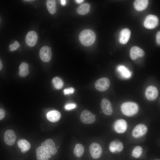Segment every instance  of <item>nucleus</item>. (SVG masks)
<instances>
[{
  "instance_id": "obj_1",
  "label": "nucleus",
  "mask_w": 160,
  "mask_h": 160,
  "mask_svg": "<svg viewBox=\"0 0 160 160\" xmlns=\"http://www.w3.org/2000/svg\"><path fill=\"white\" fill-rule=\"evenodd\" d=\"M96 38L95 33L90 29H85L80 33L79 39L80 43L83 45L89 46L92 44Z\"/></svg>"
},
{
  "instance_id": "obj_2",
  "label": "nucleus",
  "mask_w": 160,
  "mask_h": 160,
  "mask_svg": "<svg viewBox=\"0 0 160 160\" xmlns=\"http://www.w3.org/2000/svg\"><path fill=\"white\" fill-rule=\"evenodd\" d=\"M121 109L124 115L127 116H131L137 113L138 110V106L135 102H126L122 104Z\"/></svg>"
},
{
  "instance_id": "obj_3",
  "label": "nucleus",
  "mask_w": 160,
  "mask_h": 160,
  "mask_svg": "<svg viewBox=\"0 0 160 160\" xmlns=\"http://www.w3.org/2000/svg\"><path fill=\"white\" fill-rule=\"evenodd\" d=\"M41 146L46 150L49 155H55L57 153V149L55 144L52 139L46 140L41 143Z\"/></svg>"
},
{
  "instance_id": "obj_4",
  "label": "nucleus",
  "mask_w": 160,
  "mask_h": 160,
  "mask_svg": "<svg viewBox=\"0 0 160 160\" xmlns=\"http://www.w3.org/2000/svg\"><path fill=\"white\" fill-rule=\"evenodd\" d=\"M95 116L87 110H84L80 116L81 121L85 124H91L95 120Z\"/></svg>"
},
{
  "instance_id": "obj_5",
  "label": "nucleus",
  "mask_w": 160,
  "mask_h": 160,
  "mask_svg": "<svg viewBox=\"0 0 160 160\" xmlns=\"http://www.w3.org/2000/svg\"><path fill=\"white\" fill-rule=\"evenodd\" d=\"M110 84V81L108 78L103 77L96 81L95 83V87L98 91L104 92L109 88Z\"/></svg>"
},
{
  "instance_id": "obj_6",
  "label": "nucleus",
  "mask_w": 160,
  "mask_h": 160,
  "mask_svg": "<svg viewBox=\"0 0 160 160\" xmlns=\"http://www.w3.org/2000/svg\"><path fill=\"white\" fill-rule=\"evenodd\" d=\"M89 151L92 157L98 159L101 156L102 149L101 146L96 143H93L89 147Z\"/></svg>"
},
{
  "instance_id": "obj_7",
  "label": "nucleus",
  "mask_w": 160,
  "mask_h": 160,
  "mask_svg": "<svg viewBox=\"0 0 160 160\" xmlns=\"http://www.w3.org/2000/svg\"><path fill=\"white\" fill-rule=\"evenodd\" d=\"M159 20L158 17L154 15H149L145 18L144 25V26L148 29H153L158 25Z\"/></svg>"
},
{
  "instance_id": "obj_8",
  "label": "nucleus",
  "mask_w": 160,
  "mask_h": 160,
  "mask_svg": "<svg viewBox=\"0 0 160 160\" xmlns=\"http://www.w3.org/2000/svg\"><path fill=\"white\" fill-rule=\"evenodd\" d=\"M39 55L42 61L45 62H49L52 56L51 48L47 46H43L40 50Z\"/></svg>"
},
{
  "instance_id": "obj_9",
  "label": "nucleus",
  "mask_w": 160,
  "mask_h": 160,
  "mask_svg": "<svg viewBox=\"0 0 160 160\" xmlns=\"http://www.w3.org/2000/svg\"><path fill=\"white\" fill-rule=\"evenodd\" d=\"M147 130V127L145 125L139 124L136 126L133 130L132 135L134 137L138 138L145 135Z\"/></svg>"
},
{
  "instance_id": "obj_10",
  "label": "nucleus",
  "mask_w": 160,
  "mask_h": 160,
  "mask_svg": "<svg viewBox=\"0 0 160 160\" xmlns=\"http://www.w3.org/2000/svg\"><path fill=\"white\" fill-rule=\"evenodd\" d=\"M145 94L148 100L153 101L157 98L159 95V92L155 86L151 85L148 86L146 88Z\"/></svg>"
},
{
  "instance_id": "obj_11",
  "label": "nucleus",
  "mask_w": 160,
  "mask_h": 160,
  "mask_svg": "<svg viewBox=\"0 0 160 160\" xmlns=\"http://www.w3.org/2000/svg\"><path fill=\"white\" fill-rule=\"evenodd\" d=\"M38 39V35L34 31H31L26 34L25 41L26 44L30 47L34 46L36 44Z\"/></svg>"
},
{
  "instance_id": "obj_12",
  "label": "nucleus",
  "mask_w": 160,
  "mask_h": 160,
  "mask_svg": "<svg viewBox=\"0 0 160 160\" xmlns=\"http://www.w3.org/2000/svg\"><path fill=\"white\" fill-rule=\"evenodd\" d=\"M16 136L14 132L12 130H8L5 132L4 135V140L8 145H12L15 143Z\"/></svg>"
},
{
  "instance_id": "obj_13",
  "label": "nucleus",
  "mask_w": 160,
  "mask_h": 160,
  "mask_svg": "<svg viewBox=\"0 0 160 160\" xmlns=\"http://www.w3.org/2000/svg\"><path fill=\"white\" fill-rule=\"evenodd\" d=\"M127 124L124 119H119L115 121L114 124V129L117 133H122L126 130L127 128Z\"/></svg>"
},
{
  "instance_id": "obj_14",
  "label": "nucleus",
  "mask_w": 160,
  "mask_h": 160,
  "mask_svg": "<svg viewBox=\"0 0 160 160\" xmlns=\"http://www.w3.org/2000/svg\"><path fill=\"white\" fill-rule=\"evenodd\" d=\"M123 148L122 143L118 140L112 141L109 145L110 151L114 153H118L120 152Z\"/></svg>"
},
{
  "instance_id": "obj_15",
  "label": "nucleus",
  "mask_w": 160,
  "mask_h": 160,
  "mask_svg": "<svg viewBox=\"0 0 160 160\" xmlns=\"http://www.w3.org/2000/svg\"><path fill=\"white\" fill-rule=\"evenodd\" d=\"M101 107L103 113L107 115H111L113 112V109L110 101L107 98H103L101 103Z\"/></svg>"
},
{
  "instance_id": "obj_16",
  "label": "nucleus",
  "mask_w": 160,
  "mask_h": 160,
  "mask_svg": "<svg viewBox=\"0 0 160 160\" xmlns=\"http://www.w3.org/2000/svg\"><path fill=\"white\" fill-rule=\"evenodd\" d=\"M36 153L37 160H48L51 157V156L41 146L36 148Z\"/></svg>"
},
{
  "instance_id": "obj_17",
  "label": "nucleus",
  "mask_w": 160,
  "mask_h": 160,
  "mask_svg": "<svg viewBox=\"0 0 160 160\" xmlns=\"http://www.w3.org/2000/svg\"><path fill=\"white\" fill-rule=\"evenodd\" d=\"M145 52L142 49L137 46L132 47L130 51V56L133 60L136 59L138 57L143 56Z\"/></svg>"
},
{
  "instance_id": "obj_18",
  "label": "nucleus",
  "mask_w": 160,
  "mask_h": 160,
  "mask_svg": "<svg viewBox=\"0 0 160 160\" xmlns=\"http://www.w3.org/2000/svg\"><path fill=\"white\" fill-rule=\"evenodd\" d=\"M61 116L60 112L56 110L50 111L47 114V117L48 120L52 122L58 121L60 119Z\"/></svg>"
},
{
  "instance_id": "obj_19",
  "label": "nucleus",
  "mask_w": 160,
  "mask_h": 160,
  "mask_svg": "<svg viewBox=\"0 0 160 160\" xmlns=\"http://www.w3.org/2000/svg\"><path fill=\"white\" fill-rule=\"evenodd\" d=\"M131 35L130 31L128 28L122 29L120 33L119 41L122 44H126L129 41Z\"/></svg>"
},
{
  "instance_id": "obj_20",
  "label": "nucleus",
  "mask_w": 160,
  "mask_h": 160,
  "mask_svg": "<svg viewBox=\"0 0 160 160\" xmlns=\"http://www.w3.org/2000/svg\"><path fill=\"white\" fill-rule=\"evenodd\" d=\"M17 144L23 153H25L27 152L30 148V143L25 139L19 140L17 142Z\"/></svg>"
},
{
  "instance_id": "obj_21",
  "label": "nucleus",
  "mask_w": 160,
  "mask_h": 160,
  "mask_svg": "<svg viewBox=\"0 0 160 160\" xmlns=\"http://www.w3.org/2000/svg\"><path fill=\"white\" fill-rule=\"evenodd\" d=\"M148 3V1L147 0H136L135 1L134 5L137 10L141 11L146 8Z\"/></svg>"
},
{
  "instance_id": "obj_22",
  "label": "nucleus",
  "mask_w": 160,
  "mask_h": 160,
  "mask_svg": "<svg viewBox=\"0 0 160 160\" xmlns=\"http://www.w3.org/2000/svg\"><path fill=\"white\" fill-rule=\"evenodd\" d=\"M90 6L88 3L83 4L77 9V13L80 15H84L87 14L89 11Z\"/></svg>"
},
{
  "instance_id": "obj_23",
  "label": "nucleus",
  "mask_w": 160,
  "mask_h": 160,
  "mask_svg": "<svg viewBox=\"0 0 160 160\" xmlns=\"http://www.w3.org/2000/svg\"><path fill=\"white\" fill-rule=\"evenodd\" d=\"M47 7L49 12L53 14L56 11V2L55 0H48L46 3Z\"/></svg>"
},
{
  "instance_id": "obj_24",
  "label": "nucleus",
  "mask_w": 160,
  "mask_h": 160,
  "mask_svg": "<svg viewBox=\"0 0 160 160\" xmlns=\"http://www.w3.org/2000/svg\"><path fill=\"white\" fill-rule=\"evenodd\" d=\"M52 82L54 87L57 89H61L64 85L63 80L58 76L53 78L52 79Z\"/></svg>"
},
{
  "instance_id": "obj_25",
  "label": "nucleus",
  "mask_w": 160,
  "mask_h": 160,
  "mask_svg": "<svg viewBox=\"0 0 160 160\" xmlns=\"http://www.w3.org/2000/svg\"><path fill=\"white\" fill-rule=\"evenodd\" d=\"M118 70L123 78H128L130 77L131 76L130 72L124 66H119L118 67Z\"/></svg>"
},
{
  "instance_id": "obj_26",
  "label": "nucleus",
  "mask_w": 160,
  "mask_h": 160,
  "mask_svg": "<svg viewBox=\"0 0 160 160\" xmlns=\"http://www.w3.org/2000/svg\"><path fill=\"white\" fill-rule=\"evenodd\" d=\"M84 149V147L82 144L77 143L76 145L74 148V153L76 157H81L83 155Z\"/></svg>"
},
{
  "instance_id": "obj_27",
  "label": "nucleus",
  "mask_w": 160,
  "mask_h": 160,
  "mask_svg": "<svg viewBox=\"0 0 160 160\" xmlns=\"http://www.w3.org/2000/svg\"><path fill=\"white\" fill-rule=\"evenodd\" d=\"M143 152L142 148L140 146H135L133 150L132 155L134 158H137L141 155Z\"/></svg>"
},
{
  "instance_id": "obj_28",
  "label": "nucleus",
  "mask_w": 160,
  "mask_h": 160,
  "mask_svg": "<svg viewBox=\"0 0 160 160\" xmlns=\"http://www.w3.org/2000/svg\"><path fill=\"white\" fill-rule=\"evenodd\" d=\"M20 46L19 43L17 41H15L13 44H11L9 46L10 51H13L18 48Z\"/></svg>"
},
{
  "instance_id": "obj_29",
  "label": "nucleus",
  "mask_w": 160,
  "mask_h": 160,
  "mask_svg": "<svg viewBox=\"0 0 160 160\" xmlns=\"http://www.w3.org/2000/svg\"><path fill=\"white\" fill-rule=\"evenodd\" d=\"M29 67V65L27 63L23 62L20 65L19 69L20 71L26 70H28Z\"/></svg>"
},
{
  "instance_id": "obj_30",
  "label": "nucleus",
  "mask_w": 160,
  "mask_h": 160,
  "mask_svg": "<svg viewBox=\"0 0 160 160\" xmlns=\"http://www.w3.org/2000/svg\"><path fill=\"white\" fill-rule=\"evenodd\" d=\"M75 91L74 89L72 87H70L65 89L63 90L64 95H69L73 93Z\"/></svg>"
},
{
  "instance_id": "obj_31",
  "label": "nucleus",
  "mask_w": 160,
  "mask_h": 160,
  "mask_svg": "<svg viewBox=\"0 0 160 160\" xmlns=\"http://www.w3.org/2000/svg\"><path fill=\"white\" fill-rule=\"evenodd\" d=\"M76 105L74 103H70L66 104L65 107V109L67 110L73 109L76 108Z\"/></svg>"
},
{
  "instance_id": "obj_32",
  "label": "nucleus",
  "mask_w": 160,
  "mask_h": 160,
  "mask_svg": "<svg viewBox=\"0 0 160 160\" xmlns=\"http://www.w3.org/2000/svg\"><path fill=\"white\" fill-rule=\"evenodd\" d=\"M29 73L28 70L20 71H19V75L21 77H25L27 76Z\"/></svg>"
},
{
  "instance_id": "obj_33",
  "label": "nucleus",
  "mask_w": 160,
  "mask_h": 160,
  "mask_svg": "<svg viewBox=\"0 0 160 160\" xmlns=\"http://www.w3.org/2000/svg\"><path fill=\"white\" fill-rule=\"evenodd\" d=\"M5 115L4 111L2 108H0V120L3 119Z\"/></svg>"
},
{
  "instance_id": "obj_34",
  "label": "nucleus",
  "mask_w": 160,
  "mask_h": 160,
  "mask_svg": "<svg viewBox=\"0 0 160 160\" xmlns=\"http://www.w3.org/2000/svg\"><path fill=\"white\" fill-rule=\"evenodd\" d=\"M156 40L158 44H160V32L158 31L156 35Z\"/></svg>"
},
{
  "instance_id": "obj_35",
  "label": "nucleus",
  "mask_w": 160,
  "mask_h": 160,
  "mask_svg": "<svg viewBox=\"0 0 160 160\" xmlns=\"http://www.w3.org/2000/svg\"><path fill=\"white\" fill-rule=\"evenodd\" d=\"M61 4L63 5L64 6L65 5L66 2V1L65 0H61L60 1Z\"/></svg>"
},
{
  "instance_id": "obj_36",
  "label": "nucleus",
  "mask_w": 160,
  "mask_h": 160,
  "mask_svg": "<svg viewBox=\"0 0 160 160\" xmlns=\"http://www.w3.org/2000/svg\"><path fill=\"white\" fill-rule=\"evenodd\" d=\"M75 1L78 3V4H80L81 3H82L83 1L84 0H76Z\"/></svg>"
},
{
  "instance_id": "obj_37",
  "label": "nucleus",
  "mask_w": 160,
  "mask_h": 160,
  "mask_svg": "<svg viewBox=\"0 0 160 160\" xmlns=\"http://www.w3.org/2000/svg\"><path fill=\"white\" fill-rule=\"evenodd\" d=\"M3 68V64L1 60L0 59V71Z\"/></svg>"
},
{
  "instance_id": "obj_38",
  "label": "nucleus",
  "mask_w": 160,
  "mask_h": 160,
  "mask_svg": "<svg viewBox=\"0 0 160 160\" xmlns=\"http://www.w3.org/2000/svg\"><path fill=\"white\" fill-rule=\"evenodd\" d=\"M24 1H33V0H24Z\"/></svg>"
},
{
  "instance_id": "obj_39",
  "label": "nucleus",
  "mask_w": 160,
  "mask_h": 160,
  "mask_svg": "<svg viewBox=\"0 0 160 160\" xmlns=\"http://www.w3.org/2000/svg\"><path fill=\"white\" fill-rule=\"evenodd\" d=\"M159 160V159H156V160Z\"/></svg>"
},
{
  "instance_id": "obj_40",
  "label": "nucleus",
  "mask_w": 160,
  "mask_h": 160,
  "mask_svg": "<svg viewBox=\"0 0 160 160\" xmlns=\"http://www.w3.org/2000/svg\"><path fill=\"white\" fill-rule=\"evenodd\" d=\"M57 148H59V147H58V146H57Z\"/></svg>"
}]
</instances>
